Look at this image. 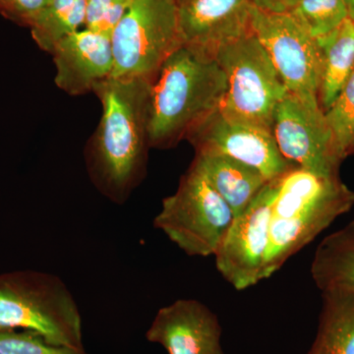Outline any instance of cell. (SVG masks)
<instances>
[{
    "instance_id": "obj_1",
    "label": "cell",
    "mask_w": 354,
    "mask_h": 354,
    "mask_svg": "<svg viewBox=\"0 0 354 354\" xmlns=\"http://www.w3.org/2000/svg\"><path fill=\"white\" fill-rule=\"evenodd\" d=\"M153 79L109 77L93 91L102 114L86 147V167L95 188L118 205L127 201L146 176Z\"/></svg>"
},
{
    "instance_id": "obj_2",
    "label": "cell",
    "mask_w": 354,
    "mask_h": 354,
    "mask_svg": "<svg viewBox=\"0 0 354 354\" xmlns=\"http://www.w3.org/2000/svg\"><path fill=\"white\" fill-rule=\"evenodd\" d=\"M354 206V192L339 174H321L293 167L279 177L270 218L264 279Z\"/></svg>"
},
{
    "instance_id": "obj_3",
    "label": "cell",
    "mask_w": 354,
    "mask_h": 354,
    "mask_svg": "<svg viewBox=\"0 0 354 354\" xmlns=\"http://www.w3.org/2000/svg\"><path fill=\"white\" fill-rule=\"evenodd\" d=\"M227 77L214 58L181 46L153 79L149 104V144L169 149L221 108Z\"/></svg>"
},
{
    "instance_id": "obj_4",
    "label": "cell",
    "mask_w": 354,
    "mask_h": 354,
    "mask_svg": "<svg viewBox=\"0 0 354 354\" xmlns=\"http://www.w3.org/2000/svg\"><path fill=\"white\" fill-rule=\"evenodd\" d=\"M0 330H29L55 346L85 348L75 298L59 277L48 272L0 274Z\"/></svg>"
},
{
    "instance_id": "obj_5",
    "label": "cell",
    "mask_w": 354,
    "mask_h": 354,
    "mask_svg": "<svg viewBox=\"0 0 354 354\" xmlns=\"http://www.w3.org/2000/svg\"><path fill=\"white\" fill-rule=\"evenodd\" d=\"M234 216L194 164L176 192L165 198L153 225L192 257L215 255Z\"/></svg>"
},
{
    "instance_id": "obj_6",
    "label": "cell",
    "mask_w": 354,
    "mask_h": 354,
    "mask_svg": "<svg viewBox=\"0 0 354 354\" xmlns=\"http://www.w3.org/2000/svg\"><path fill=\"white\" fill-rule=\"evenodd\" d=\"M215 59L227 77L221 113L272 131L274 109L288 91L253 32L225 44Z\"/></svg>"
},
{
    "instance_id": "obj_7",
    "label": "cell",
    "mask_w": 354,
    "mask_h": 354,
    "mask_svg": "<svg viewBox=\"0 0 354 354\" xmlns=\"http://www.w3.org/2000/svg\"><path fill=\"white\" fill-rule=\"evenodd\" d=\"M111 37V77L155 78L165 60L183 46L176 0H135Z\"/></svg>"
},
{
    "instance_id": "obj_8",
    "label": "cell",
    "mask_w": 354,
    "mask_h": 354,
    "mask_svg": "<svg viewBox=\"0 0 354 354\" xmlns=\"http://www.w3.org/2000/svg\"><path fill=\"white\" fill-rule=\"evenodd\" d=\"M251 27L288 92L318 97L322 51L304 26L290 12H269L255 6Z\"/></svg>"
},
{
    "instance_id": "obj_9",
    "label": "cell",
    "mask_w": 354,
    "mask_h": 354,
    "mask_svg": "<svg viewBox=\"0 0 354 354\" xmlns=\"http://www.w3.org/2000/svg\"><path fill=\"white\" fill-rule=\"evenodd\" d=\"M272 134L290 164L317 174H339L342 162L317 95L288 92L274 109Z\"/></svg>"
},
{
    "instance_id": "obj_10",
    "label": "cell",
    "mask_w": 354,
    "mask_h": 354,
    "mask_svg": "<svg viewBox=\"0 0 354 354\" xmlns=\"http://www.w3.org/2000/svg\"><path fill=\"white\" fill-rule=\"evenodd\" d=\"M278 178L269 181L248 208L235 216L215 253L216 267L236 290L264 281L270 218Z\"/></svg>"
},
{
    "instance_id": "obj_11",
    "label": "cell",
    "mask_w": 354,
    "mask_h": 354,
    "mask_svg": "<svg viewBox=\"0 0 354 354\" xmlns=\"http://www.w3.org/2000/svg\"><path fill=\"white\" fill-rule=\"evenodd\" d=\"M195 152L227 156L255 167L271 181L293 165L281 155L272 130L227 118L220 109L209 114L188 135Z\"/></svg>"
},
{
    "instance_id": "obj_12",
    "label": "cell",
    "mask_w": 354,
    "mask_h": 354,
    "mask_svg": "<svg viewBox=\"0 0 354 354\" xmlns=\"http://www.w3.org/2000/svg\"><path fill=\"white\" fill-rule=\"evenodd\" d=\"M178 26L183 46L214 58L225 44L252 32L253 0H180Z\"/></svg>"
},
{
    "instance_id": "obj_13",
    "label": "cell",
    "mask_w": 354,
    "mask_h": 354,
    "mask_svg": "<svg viewBox=\"0 0 354 354\" xmlns=\"http://www.w3.org/2000/svg\"><path fill=\"white\" fill-rule=\"evenodd\" d=\"M221 333L208 306L196 299H177L158 310L146 337L169 354H225Z\"/></svg>"
},
{
    "instance_id": "obj_14",
    "label": "cell",
    "mask_w": 354,
    "mask_h": 354,
    "mask_svg": "<svg viewBox=\"0 0 354 354\" xmlns=\"http://www.w3.org/2000/svg\"><path fill=\"white\" fill-rule=\"evenodd\" d=\"M50 55L57 69L55 82L70 95L93 92L113 74L111 35L83 28L62 39Z\"/></svg>"
},
{
    "instance_id": "obj_15",
    "label": "cell",
    "mask_w": 354,
    "mask_h": 354,
    "mask_svg": "<svg viewBox=\"0 0 354 354\" xmlns=\"http://www.w3.org/2000/svg\"><path fill=\"white\" fill-rule=\"evenodd\" d=\"M193 164L227 203L234 218L248 208L269 183L255 167L227 156L196 153Z\"/></svg>"
},
{
    "instance_id": "obj_16",
    "label": "cell",
    "mask_w": 354,
    "mask_h": 354,
    "mask_svg": "<svg viewBox=\"0 0 354 354\" xmlns=\"http://www.w3.org/2000/svg\"><path fill=\"white\" fill-rule=\"evenodd\" d=\"M311 276L321 292H354V221L321 241L312 261Z\"/></svg>"
},
{
    "instance_id": "obj_17",
    "label": "cell",
    "mask_w": 354,
    "mask_h": 354,
    "mask_svg": "<svg viewBox=\"0 0 354 354\" xmlns=\"http://www.w3.org/2000/svg\"><path fill=\"white\" fill-rule=\"evenodd\" d=\"M318 330L307 354H354V292H322Z\"/></svg>"
},
{
    "instance_id": "obj_18",
    "label": "cell",
    "mask_w": 354,
    "mask_h": 354,
    "mask_svg": "<svg viewBox=\"0 0 354 354\" xmlns=\"http://www.w3.org/2000/svg\"><path fill=\"white\" fill-rule=\"evenodd\" d=\"M323 55L319 102L327 111L354 71V21L348 18L327 36L317 39Z\"/></svg>"
},
{
    "instance_id": "obj_19",
    "label": "cell",
    "mask_w": 354,
    "mask_h": 354,
    "mask_svg": "<svg viewBox=\"0 0 354 354\" xmlns=\"http://www.w3.org/2000/svg\"><path fill=\"white\" fill-rule=\"evenodd\" d=\"M86 4L87 0H50L28 25L39 48L51 53L62 39L83 29Z\"/></svg>"
},
{
    "instance_id": "obj_20",
    "label": "cell",
    "mask_w": 354,
    "mask_h": 354,
    "mask_svg": "<svg viewBox=\"0 0 354 354\" xmlns=\"http://www.w3.org/2000/svg\"><path fill=\"white\" fill-rule=\"evenodd\" d=\"M325 116L335 157L342 162L354 153V71L332 106L325 111Z\"/></svg>"
},
{
    "instance_id": "obj_21",
    "label": "cell",
    "mask_w": 354,
    "mask_h": 354,
    "mask_svg": "<svg viewBox=\"0 0 354 354\" xmlns=\"http://www.w3.org/2000/svg\"><path fill=\"white\" fill-rule=\"evenodd\" d=\"M290 13L316 39L335 31L349 18L346 0H299Z\"/></svg>"
},
{
    "instance_id": "obj_22",
    "label": "cell",
    "mask_w": 354,
    "mask_h": 354,
    "mask_svg": "<svg viewBox=\"0 0 354 354\" xmlns=\"http://www.w3.org/2000/svg\"><path fill=\"white\" fill-rule=\"evenodd\" d=\"M0 354H91L85 348L55 346L29 330H0Z\"/></svg>"
},
{
    "instance_id": "obj_23",
    "label": "cell",
    "mask_w": 354,
    "mask_h": 354,
    "mask_svg": "<svg viewBox=\"0 0 354 354\" xmlns=\"http://www.w3.org/2000/svg\"><path fill=\"white\" fill-rule=\"evenodd\" d=\"M135 0H87L85 26L92 31L111 35Z\"/></svg>"
},
{
    "instance_id": "obj_24",
    "label": "cell",
    "mask_w": 354,
    "mask_h": 354,
    "mask_svg": "<svg viewBox=\"0 0 354 354\" xmlns=\"http://www.w3.org/2000/svg\"><path fill=\"white\" fill-rule=\"evenodd\" d=\"M50 2V0H0V13L28 26Z\"/></svg>"
},
{
    "instance_id": "obj_25",
    "label": "cell",
    "mask_w": 354,
    "mask_h": 354,
    "mask_svg": "<svg viewBox=\"0 0 354 354\" xmlns=\"http://www.w3.org/2000/svg\"><path fill=\"white\" fill-rule=\"evenodd\" d=\"M298 1L299 0H253L258 8L274 13L290 12Z\"/></svg>"
},
{
    "instance_id": "obj_26",
    "label": "cell",
    "mask_w": 354,
    "mask_h": 354,
    "mask_svg": "<svg viewBox=\"0 0 354 354\" xmlns=\"http://www.w3.org/2000/svg\"><path fill=\"white\" fill-rule=\"evenodd\" d=\"M346 3L348 6L349 18L354 21V0H346Z\"/></svg>"
},
{
    "instance_id": "obj_27",
    "label": "cell",
    "mask_w": 354,
    "mask_h": 354,
    "mask_svg": "<svg viewBox=\"0 0 354 354\" xmlns=\"http://www.w3.org/2000/svg\"><path fill=\"white\" fill-rule=\"evenodd\" d=\"M176 1H177V3H178V2L180 1V0H176Z\"/></svg>"
}]
</instances>
